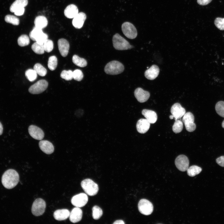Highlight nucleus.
<instances>
[{"label":"nucleus","mask_w":224,"mask_h":224,"mask_svg":"<svg viewBox=\"0 0 224 224\" xmlns=\"http://www.w3.org/2000/svg\"><path fill=\"white\" fill-rule=\"evenodd\" d=\"M19 181V176L14 170L10 169L4 172L2 177V183L4 187L10 189L15 187Z\"/></svg>","instance_id":"obj_1"},{"label":"nucleus","mask_w":224,"mask_h":224,"mask_svg":"<svg viewBox=\"0 0 224 224\" xmlns=\"http://www.w3.org/2000/svg\"><path fill=\"white\" fill-rule=\"evenodd\" d=\"M124 70V67L120 62L114 60L107 63L104 68V71L107 74L115 75L122 72Z\"/></svg>","instance_id":"obj_2"},{"label":"nucleus","mask_w":224,"mask_h":224,"mask_svg":"<svg viewBox=\"0 0 224 224\" xmlns=\"http://www.w3.org/2000/svg\"><path fill=\"white\" fill-rule=\"evenodd\" d=\"M81 184L84 192L89 196L95 195L98 191V184L91 179L84 180L81 182Z\"/></svg>","instance_id":"obj_3"},{"label":"nucleus","mask_w":224,"mask_h":224,"mask_svg":"<svg viewBox=\"0 0 224 224\" xmlns=\"http://www.w3.org/2000/svg\"><path fill=\"white\" fill-rule=\"evenodd\" d=\"M114 48L118 50H126L133 48L126 40L118 33L114 35L112 38Z\"/></svg>","instance_id":"obj_4"},{"label":"nucleus","mask_w":224,"mask_h":224,"mask_svg":"<svg viewBox=\"0 0 224 224\" xmlns=\"http://www.w3.org/2000/svg\"><path fill=\"white\" fill-rule=\"evenodd\" d=\"M46 206L45 201L41 198L35 199L32 205L31 212L35 216H39L42 215L44 212Z\"/></svg>","instance_id":"obj_5"},{"label":"nucleus","mask_w":224,"mask_h":224,"mask_svg":"<svg viewBox=\"0 0 224 224\" xmlns=\"http://www.w3.org/2000/svg\"><path fill=\"white\" fill-rule=\"evenodd\" d=\"M122 30L124 35L128 38L133 39L137 36V32L134 26L131 23L126 22L122 25Z\"/></svg>","instance_id":"obj_6"},{"label":"nucleus","mask_w":224,"mask_h":224,"mask_svg":"<svg viewBox=\"0 0 224 224\" xmlns=\"http://www.w3.org/2000/svg\"><path fill=\"white\" fill-rule=\"evenodd\" d=\"M138 208L140 212L145 215L151 214L153 209L152 203L145 199H142L139 201L138 204Z\"/></svg>","instance_id":"obj_7"},{"label":"nucleus","mask_w":224,"mask_h":224,"mask_svg":"<svg viewBox=\"0 0 224 224\" xmlns=\"http://www.w3.org/2000/svg\"><path fill=\"white\" fill-rule=\"evenodd\" d=\"M48 85V82L45 80H39L30 87L29 91L33 94H40L47 88Z\"/></svg>","instance_id":"obj_8"},{"label":"nucleus","mask_w":224,"mask_h":224,"mask_svg":"<svg viewBox=\"0 0 224 224\" xmlns=\"http://www.w3.org/2000/svg\"><path fill=\"white\" fill-rule=\"evenodd\" d=\"M194 116L190 112L185 113L182 119L186 130L189 132L194 131L196 129V125L194 123Z\"/></svg>","instance_id":"obj_9"},{"label":"nucleus","mask_w":224,"mask_h":224,"mask_svg":"<svg viewBox=\"0 0 224 224\" xmlns=\"http://www.w3.org/2000/svg\"><path fill=\"white\" fill-rule=\"evenodd\" d=\"M88 201V197L87 194L81 193L74 196L71 199V202L75 207L81 208L85 205Z\"/></svg>","instance_id":"obj_10"},{"label":"nucleus","mask_w":224,"mask_h":224,"mask_svg":"<svg viewBox=\"0 0 224 224\" xmlns=\"http://www.w3.org/2000/svg\"><path fill=\"white\" fill-rule=\"evenodd\" d=\"M175 164L179 170L182 171H186L189 168V161L186 156L180 155L175 159Z\"/></svg>","instance_id":"obj_11"},{"label":"nucleus","mask_w":224,"mask_h":224,"mask_svg":"<svg viewBox=\"0 0 224 224\" xmlns=\"http://www.w3.org/2000/svg\"><path fill=\"white\" fill-rule=\"evenodd\" d=\"M28 129L30 136L35 139L41 140L44 137V133L43 131L35 125H30Z\"/></svg>","instance_id":"obj_12"},{"label":"nucleus","mask_w":224,"mask_h":224,"mask_svg":"<svg viewBox=\"0 0 224 224\" xmlns=\"http://www.w3.org/2000/svg\"><path fill=\"white\" fill-rule=\"evenodd\" d=\"M170 112L176 120L184 116L185 113L186 111L180 103H177L172 106Z\"/></svg>","instance_id":"obj_13"},{"label":"nucleus","mask_w":224,"mask_h":224,"mask_svg":"<svg viewBox=\"0 0 224 224\" xmlns=\"http://www.w3.org/2000/svg\"><path fill=\"white\" fill-rule=\"evenodd\" d=\"M134 96L138 101L143 103L149 98L150 94L149 92L143 90L141 88H136L134 92Z\"/></svg>","instance_id":"obj_14"},{"label":"nucleus","mask_w":224,"mask_h":224,"mask_svg":"<svg viewBox=\"0 0 224 224\" xmlns=\"http://www.w3.org/2000/svg\"><path fill=\"white\" fill-rule=\"evenodd\" d=\"M59 51L63 57H66L68 54L69 49V44L66 39L61 38L58 40V42Z\"/></svg>","instance_id":"obj_15"},{"label":"nucleus","mask_w":224,"mask_h":224,"mask_svg":"<svg viewBox=\"0 0 224 224\" xmlns=\"http://www.w3.org/2000/svg\"><path fill=\"white\" fill-rule=\"evenodd\" d=\"M82 211L80 208L76 207L73 208L69 216L70 221L73 223L79 222L82 219Z\"/></svg>","instance_id":"obj_16"},{"label":"nucleus","mask_w":224,"mask_h":224,"mask_svg":"<svg viewBox=\"0 0 224 224\" xmlns=\"http://www.w3.org/2000/svg\"><path fill=\"white\" fill-rule=\"evenodd\" d=\"M86 18V15L83 12L78 13L73 18L72 21L73 26L77 29H79L81 28L83 26Z\"/></svg>","instance_id":"obj_17"},{"label":"nucleus","mask_w":224,"mask_h":224,"mask_svg":"<svg viewBox=\"0 0 224 224\" xmlns=\"http://www.w3.org/2000/svg\"><path fill=\"white\" fill-rule=\"evenodd\" d=\"M159 71L158 67L156 65H153L145 71L144 75L147 79L153 80L158 76Z\"/></svg>","instance_id":"obj_18"},{"label":"nucleus","mask_w":224,"mask_h":224,"mask_svg":"<svg viewBox=\"0 0 224 224\" xmlns=\"http://www.w3.org/2000/svg\"><path fill=\"white\" fill-rule=\"evenodd\" d=\"M150 125V123L146 119H140L137 123V130L140 133H144L149 130Z\"/></svg>","instance_id":"obj_19"},{"label":"nucleus","mask_w":224,"mask_h":224,"mask_svg":"<svg viewBox=\"0 0 224 224\" xmlns=\"http://www.w3.org/2000/svg\"><path fill=\"white\" fill-rule=\"evenodd\" d=\"M40 149L44 153L50 154L53 153L54 151V147L53 144L47 140H41L39 142Z\"/></svg>","instance_id":"obj_20"},{"label":"nucleus","mask_w":224,"mask_h":224,"mask_svg":"<svg viewBox=\"0 0 224 224\" xmlns=\"http://www.w3.org/2000/svg\"><path fill=\"white\" fill-rule=\"evenodd\" d=\"M78 13L77 7L75 5L71 4L68 5L64 10V14L68 18H74Z\"/></svg>","instance_id":"obj_21"},{"label":"nucleus","mask_w":224,"mask_h":224,"mask_svg":"<svg viewBox=\"0 0 224 224\" xmlns=\"http://www.w3.org/2000/svg\"><path fill=\"white\" fill-rule=\"evenodd\" d=\"M70 212L67 209H58L54 212L53 216L55 219L62 221L66 219L70 215Z\"/></svg>","instance_id":"obj_22"},{"label":"nucleus","mask_w":224,"mask_h":224,"mask_svg":"<svg viewBox=\"0 0 224 224\" xmlns=\"http://www.w3.org/2000/svg\"><path fill=\"white\" fill-rule=\"evenodd\" d=\"M142 114L150 124L155 123L157 119L156 113L152 110L144 109L142 112Z\"/></svg>","instance_id":"obj_23"},{"label":"nucleus","mask_w":224,"mask_h":224,"mask_svg":"<svg viewBox=\"0 0 224 224\" xmlns=\"http://www.w3.org/2000/svg\"><path fill=\"white\" fill-rule=\"evenodd\" d=\"M34 24L35 27L42 29L47 26L48 20L46 17L44 16H38L35 19Z\"/></svg>","instance_id":"obj_24"},{"label":"nucleus","mask_w":224,"mask_h":224,"mask_svg":"<svg viewBox=\"0 0 224 224\" xmlns=\"http://www.w3.org/2000/svg\"><path fill=\"white\" fill-rule=\"evenodd\" d=\"M27 0H16L11 5L10 10L12 12H14L16 9L24 7L28 4Z\"/></svg>","instance_id":"obj_25"},{"label":"nucleus","mask_w":224,"mask_h":224,"mask_svg":"<svg viewBox=\"0 0 224 224\" xmlns=\"http://www.w3.org/2000/svg\"><path fill=\"white\" fill-rule=\"evenodd\" d=\"M72 61L75 65L80 67H84L87 65V62L85 59L76 55L73 56Z\"/></svg>","instance_id":"obj_26"},{"label":"nucleus","mask_w":224,"mask_h":224,"mask_svg":"<svg viewBox=\"0 0 224 224\" xmlns=\"http://www.w3.org/2000/svg\"><path fill=\"white\" fill-rule=\"evenodd\" d=\"M202 170V169L200 167L196 165L190 166L187 170L188 175L191 177H193L198 174Z\"/></svg>","instance_id":"obj_27"},{"label":"nucleus","mask_w":224,"mask_h":224,"mask_svg":"<svg viewBox=\"0 0 224 224\" xmlns=\"http://www.w3.org/2000/svg\"><path fill=\"white\" fill-rule=\"evenodd\" d=\"M43 33L42 29L35 26L30 33L29 36L31 40L36 41V39Z\"/></svg>","instance_id":"obj_28"},{"label":"nucleus","mask_w":224,"mask_h":224,"mask_svg":"<svg viewBox=\"0 0 224 224\" xmlns=\"http://www.w3.org/2000/svg\"><path fill=\"white\" fill-rule=\"evenodd\" d=\"M31 49L35 53L39 54H43L44 52L43 44H39L36 41L32 45Z\"/></svg>","instance_id":"obj_29"},{"label":"nucleus","mask_w":224,"mask_h":224,"mask_svg":"<svg viewBox=\"0 0 224 224\" xmlns=\"http://www.w3.org/2000/svg\"><path fill=\"white\" fill-rule=\"evenodd\" d=\"M33 68L37 74L41 76H44L47 73V71L46 69L40 63L35 64Z\"/></svg>","instance_id":"obj_30"},{"label":"nucleus","mask_w":224,"mask_h":224,"mask_svg":"<svg viewBox=\"0 0 224 224\" xmlns=\"http://www.w3.org/2000/svg\"><path fill=\"white\" fill-rule=\"evenodd\" d=\"M25 74L27 78L31 82L35 80L37 77V74L34 69L27 70L25 72Z\"/></svg>","instance_id":"obj_31"},{"label":"nucleus","mask_w":224,"mask_h":224,"mask_svg":"<svg viewBox=\"0 0 224 224\" xmlns=\"http://www.w3.org/2000/svg\"><path fill=\"white\" fill-rule=\"evenodd\" d=\"M57 59L55 56H52L49 58L48 66L50 70L53 71L55 69L57 65Z\"/></svg>","instance_id":"obj_32"},{"label":"nucleus","mask_w":224,"mask_h":224,"mask_svg":"<svg viewBox=\"0 0 224 224\" xmlns=\"http://www.w3.org/2000/svg\"><path fill=\"white\" fill-rule=\"evenodd\" d=\"M93 218L95 220L99 219L102 216L103 211L102 209L97 206H94L92 208Z\"/></svg>","instance_id":"obj_33"},{"label":"nucleus","mask_w":224,"mask_h":224,"mask_svg":"<svg viewBox=\"0 0 224 224\" xmlns=\"http://www.w3.org/2000/svg\"><path fill=\"white\" fill-rule=\"evenodd\" d=\"M17 42L20 46L21 47L26 46L29 44L30 39L27 35H23L18 38Z\"/></svg>","instance_id":"obj_34"},{"label":"nucleus","mask_w":224,"mask_h":224,"mask_svg":"<svg viewBox=\"0 0 224 224\" xmlns=\"http://www.w3.org/2000/svg\"><path fill=\"white\" fill-rule=\"evenodd\" d=\"M215 110L219 115L224 117V101H220L217 102L215 105Z\"/></svg>","instance_id":"obj_35"},{"label":"nucleus","mask_w":224,"mask_h":224,"mask_svg":"<svg viewBox=\"0 0 224 224\" xmlns=\"http://www.w3.org/2000/svg\"><path fill=\"white\" fill-rule=\"evenodd\" d=\"M5 21L7 23L14 25H18L19 23V19L16 17L10 15H6L5 18Z\"/></svg>","instance_id":"obj_36"},{"label":"nucleus","mask_w":224,"mask_h":224,"mask_svg":"<svg viewBox=\"0 0 224 224\" xmlns=\"http://www.w3.org/2000/svg\"><path fill=\"white\" fill-rule=\"evenodd\" d=\"M183 124L182 122L180 120H176L172 126L173 131L177 133L180 132L182 130Z\"/></svg>","instance_id":"obj_37"},{"label":"nucleus","mask_w":224,"mask_h":224,"mask_svg":"<svg viewBox=\"0 0 224 224\" xmlns=\"http://www.w3.org/2000/svg\"><path fill=\"white\" fill-rule=\"evenodd\" d=\"M61 78L67 81L71 80L73 78V72L71 70L63 71L60 74Z\"/></svg>","instance_id":"obj_38"},{"label":"nucleus","mask_w":224,"mask_h":224,"mask_svg":"<svg viewBox=\"0 0 224 224\" xmlns=\"http://www.w3.org/2000/svg\"><path fill=\"white\" fill-rule=\"evenodd\" d=\"M43 46L45 51L48 53L50 52L53 49V42L51 40L47 39L44 42Z\"/></svg>","instance_id":"obj_39"},{"label":"nucleus","mask_w":224,"mask_h":224,"mask_svg":"<svg viewBox=\"0 0 224 224\" xmlns=\"http://www.w3.org/2000/svg\"><path fill=\"white\" fill-rule=\"evenodd\" d=\"M73 77L75 80L80 81L83 77V74L81 70L76 69L73 72Z\"/></svg>","instance_id":"obj_40"},{"label":"nucleus","mask_w":224,"mask_h":224,"mask_svg":"<svg viewBox=\"0 0 224 224\" xmlns=\"http://www.w3.org/2000/svg\"><path fill=\"white\" fill-rule=\"evenodd\" d=\"M216 26L220 30H224V18L217 17L214 21Z\"/></svg>","instance_id":"obj_41"},{"label":"nucleus","mask_w":224,"mask_h":224,"mask_svg":"<svg viewBox=\"0 0 224 224\" xmlns=\"http://www.w3.org/2000/svg\"><path fill=\"white\" fill-rule=\"evenodd\" d=\"M48 35L43 32L36 39L35 41L39 44H43L44 42L48 39Z\"/></svg>","instance_id":"obj_42"},{"label":"nucleus","mask_w":224,"mask_h":224,"mask_svg":"<svg viewBox=\"0 0 224 224\" xmlns=\"http://www.w3.org/2000/svg\"><path fill=\"white\" fill-rule=\"evenodd\" d=\"M216 162L220 166L224 167V156L217 158L216 159Z\"/></svg>","instance_id":"obj_43"},{"label":"nucleus","mask_w":224,"mask_h":224,"mask_svg":"<svg viewBox=\"0 0 224 224\" xmlns=\"http://www.w3.org/2000/svg\"><path fill=\"white\" fill-rule=\"evenodd\" d=\"M25 11L24 7H22L16 9L14 12V14L17 16H21L24 13Z\"/></svg>","instance_id":"obj_44"},{"label":"nucleus","mask_w":224,"mask_h":224,"mask_svg":"<svg viewBox=\"0 0 224 224\" xmlns=\"http://www.w3.org/2000/svg\"><path fill=\"white\" fill-rule=\"evenodd\" d=\"M212 0H197V3L200 5H206L210 3Z\"/></svg>","instance_id":"obj_45"},{"label":"nucleus","mask_w":224,"mask_h":224,"mask_svg":"<svg viewBox=\"0 0 224 224\" xmlns=\"http://www.w3.org/2000/svg\"><path fill=\"white\" fill-rule=\"evenodd\" d=\"M113 224H125V223L124 222L123 220H117L115 221L113 223Z\"/></svg>","instance_id":"obj_46"},{"label":"nucleus","mask_w":224,"mask_h":224,"mask_svg":"<svg viewBox=\"0 0 224 224\" xmlns=\"http://www.w3.org/2000/svg\"><path fill=\"white\" fill-rule=\"evenodd\" d=\"M3 128L2 125L0 122V135H1L3 133Z\"/></svg>","instance_id":"obj_47"},{"label":"nucleus","mask_w":224,"mask_h":224,"mask_svg":"<svg viewBox=\"0 0 224 224\" xmlns=\"http://www.w3.org/2000/svg\"><path fill=\"white\" fill-rule=\"evenodd\" d=\"M169 118L170 119H172L174 118V116L172 114L170 115L169 116Z\"/></svg>","instance_id":"obj_48"},{"label":"nucleus","mask_w":224,"mask_h":224,"mask_svg":"<svg viewBox=\"0 0 224 224\" xmlns=\"http://www.w3.org/2000/svg\"><path fill=\"white\" fill-rule=\"evenodd\" d=\"M222 128H224V120L223 121L222 123Z\"/></svg>","instance_id":"obj_49"}]
</instances>
